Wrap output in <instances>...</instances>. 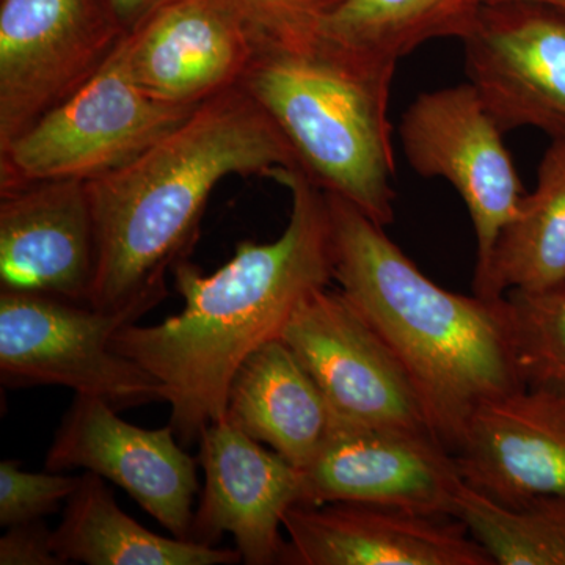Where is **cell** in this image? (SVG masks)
I'll return each mask as SVG.
<instances>
[{
  "label": "cell",
  "mask_w": 565,
  "mask_h": 565,
  "mask_svg": "<svg viewBox=\"0 0 565 565\" xmlns=\"http://www.w3.org/2000/svg\"><path fill=\"white\" fill-rule=\"evenodd\" d=\"M199 106L159 102L141 90L120 44L73 98L0 148V192L36 181L95 180L131 161Z\"/></svg>",
  "instance_id": "obj_5"
},
{
  "label": "cell",
  "mask_w": 565,
  "mask_h": 565,
  "mask_svg": "<svg viewBox=\"0 0 565 565\" xmlns=\"http://www.w3.org/2000/svg\"><path fill=\"white\" fill-rule=\"evenodd\" d=\"M484 0H340L318 39L343 50L397 63L427 41L463 40Z\"/></svg>",
  "instance_id": "obj_21"
},
{
  "label": "cell",
  "mask_w": 565,
  "mask_h": 565,
  "mask_svg": "<svg viewBox=\"0 0 565 565\" xmlns=\"http://www.w3.org/2000/svg\"><path fill=\"white\" fill-rule=\"evenodd\" d=\"M468 84L501 132L565 139V14L534 3H486L463 36Z\"/></svg>",
  "instance_id": "obj_10"
},
{
  "label": "cell",
  "mask_w": 565,
  "mask_h": 565,
  "mask_svg": "<svg viewBox=\"0 0 565 565\" xmlns=\"http://www.w3.org/2000/svg\"><path fill=\"white\" fill-rule=\"evenodd\" d=\"M95 273L87 181H36L0 192V291L90 305Z\"/></svg>",
  "instance_id": "obj_16"
},
{
  "label": "cell",
  "mask_w": 565,
  "mask_h": 565,
  "mask_svg": "<svg viewBox=\"0 0 565 565\" xmlns=\"http://www.w3.org/2000/svg\"><path fill=\"white\" fill-rule=\"evenodd\" d=\"M126 35L109 0H0V148L82 90Z\"/></svg>",
  "instance_id": "obj_6"
},
{
  "label": "cell",
  "mask_w": 565,
  "mask_h": 565,
  "mask_svg": "<svg viewBox=\"0 0 565 565\" xmlns=\"http://www.w3.org/2000/svg\"><path fill=\"white\" fill-rule=\"evenodd\" d=\"M280 340L321 388L334 422L435 435L407 374L340 289L310 294Z\"/></svg>",
  "instance_id": "obj_8"
},
{
  "label": "cell",
  "mask_w": 565,
  "mask_h": 565,
  "mask_svg": "<svg viewBox=\"0 0 565 565\" xmlns=\"http://www.w3.org/2000/svg\"><path fill=\"white\" fill-rule=\"evenodd\" d=\"M397 63L333 46L256 41L241 85L291 148L297 169L381 226L394 221L390 87Z\"/></svg>",
  "instance_id": "obj_4"
},
{
  "label": "cell",
  "mask_w": 565,
  "mask_h": 565,
  "mask_svg": "<svg viewBox=\"0 0 565 565\" xmlns=\"http://www.w3.org/2000/svg\"><path fill=\"white\" fill-rule=\"evenodd\" d=\"M52 544L63 563L90 565H228L237 550L163 537L141 526L118 508L102 476L85 471L65 503Z\"/></svg>",
  "instance_id": "obj_19"
},
{
  "label": "cell",
  "mask_w": 565,
  "mask_h": 565,
  "mask_svg": "<svg viewBox=\"0 0 565 565\" xmlns=\"http://www.w3.org/2000/svg\"><path fill=\"white\" fill-rule=\"evenodd\" d=\"M109 2L120 18L122 28L129 33L170 0H109Z\"/></svg>",
  "instance_id": "obj_27"
},
{
  "label": "cell",
  "mask_w": 565,
  "mask_h": 565,
  "mask_svg": "<svg viewBox=\"0 0 565 565\" xmlns=\"http://www.w3.org/2000/svg\"><path fill=\"white\" fill-rule=\"evenodd\" d=\"M255 50L250 29L221 0H170L121 43L141 90L178 106H199L239 85Z\"/></svg>",
  "instance_id": "obj_15"
},
{
  "label": "cell",
  "mask_w": 565,
  "mask_h": 565,
  "mask_svg": "<svg viewBox=\"0 0 565 565\" xmlns=\"http://www.w3.org/2000/svg\"><path fill=\"white\" fill-rule=\"evenodd\" d=\"M405 159L419 177L444 178L462 196L484 269L498 237L520 210L522 182L503 132L470 84L422 93L399 126Z\"/></svg>",
  "instance_id": "obj_9"
},
{
  "label": "cell",
  "mask_w": 565,
  "mask_h": 565,
  "mask_svg": "<svg viewBox=\"0 0 565 565\" xmlns=\"http://www.w3.org/2000/svg\"><path fill=\"white\" fill-rule=\"evenodd\" d=\"M128 323L90 305L0 291V377L9 386H66L117 411L163 401L161 384L111 349V337Z\"/></svg>",
  "instance_id": "obj_7"
},
{
  "label": "cell",
  "mask_w": 565,
  "mask_h": 565,
  "mask_svg": "<svg viewBox=\"0 0 565 565\" xmlns=\"http://www.w3.org/2000/svg\"><path fill=\"white\" fill-rule=\"evenodd\" d=\"M285 565H493L456 516L363 503L286 512Z\"/></svg>",
  "instance_id": "obj_14"
},
{
  "label": "cell",
  "mask_w": 565,
  "mask_h": 565,
  "mask_svg": "<svg viewBox=\"0 0 565 565\" xmlns=\"http://www.w3.org/2000/svg\"><path fill=\"white\" fill-rule=\"evenodd\" d=\"M0 564L2 565H62L55 553L52 531L43 520L10 526L0 539Z\"/></svg>",
  "instance_id": "obj_26"
},
{
  "label": "cell",
  "mask_w": 565,
  "mask_h": 565,
  "mask_svg": "<svg viewBox=\"0 0 565 565\" xmlns=\"http://www.w3.org/2000/svg\"><path fill=\"white\" fill-rule=\"evenodd\" d=\"M245 22L256 41L300 44L318 36L323 18L340 0H221Z\"/></svg>",
  "instance_id": "obj_25"
},
{
  "label": "cell",
  "mask_w": 565,
  "mask_h": 565,
  "mask_svg": "<svg viewBox=\"0 0 565 565\" xmlns=\"http://www.w3.org/2000/svg\"><path fill=\"white\" fill-rule=\"evenodd\" d=\"M520 2L534 3V6L548 7L565 14V0H484V3Z\"/></svg>",
  "instance_id": "obj_28"
},
{
  "label": "cell",
  "mask_w": 565,
  "mask_h": 565,
  "mask_svg": "<svg viewBox=\"0 0 565 565\" xmlns=\"http://www.w3.org/2000/svg\"><path fill=\"white\" fill-rule=\"evenodd\" d=\"M452 516L493 565H565V497L544 494L509 505L463 482Z\"/></svg>",
  "instance_id": "obj_22"
},
{
  "label": "cell",
  "mask_w": 565,
  "mask_h": 565,
  "mask_svg": "<svg viewBox=\"0 0 565 565\" xmlns=\"http://www.w3.org/2000/svg\"><path fill=\"white\" fill-rule=\"evenodd\" d=\"M514 326L516 363L530 388L565 392V285L505 294Z\"/></svg>",
  "instance_id": "obj_23"
},
{
  "label": "cell",
  "mask_w": 565,
  "mask_h": 565,
  "mask_svg": "<svg viewBox=\"0 0 565 565\" xmlns=\"http://www.w3.org/2000/svg\"><path fill=\"white\" fill-rule=\"evenodd\" d=\"M81 476L31 473L18 460L0 463V525L14 526L54 514L76 492Z\"/></svg>",
  "instance_id": "obj_24"
},
{
  "label": "cell",
  "mask_w": 565,
  "mask_h": 565,
  "mask_svg": "<svg viewBox=\"0 0 565 565\" xmlns=\"http://www.w3.org/2000/svg\"><path fill=\"white\" fill-rule=\"evenodd\" d=\"M46 470L90 471L121 487L167 531L189 541L196 462L172 427L141 429L99 397L76 394L46 456Z\"/></svg>",
  "instance_id": "obj_11"
},
{
  "label": "cell",
  "mask_w": 565,
  "mask_h": 565,
  "mask_svg": "<svg viewBox=\"0 0 565 565\" xmlns=\"http://www.w3.org/2000/svg\"><path fill=\"white\" fill-rule=\"evenodd\" d=\"M455 457L465 484L500 503L565 497V392L526 386L482 404Z\"/></svg>",
  "instance_id": "obj_17"
},
{
  "label": "cell",
  "mask_w": 565,
  "mask_h": 565,
  "mask_svg": "<svg viewBox=\"0 0 565 565\" xmlns=\"http://www.w3.org/2000/svg\"><path fill=\"white\" fill-rule=\"evenodd\" d=\"M225 418L302 471L315 462L334 424L321 388L282 340L262 345L241 364Z\"/></svg>",
  "instance_id": "obj_18"
},
{
  "label": "cell",
  "mask_w": 565,
  "mask_h": 565,
  "mask_svg": "<svg viewBox=\"0 0 565 565\" xmlns=\"http://www.w3.org/2000/svg\"><path fill=\"white\" fill-rule=\"evenodd\" d=\"M303 503H363L452 516L463 484L456 457L433 434L334 422L303 470Z\"/></svg>",
  "instance_id": "obj_12"
},
{
  "label": "cell",
  "mask_w": 565,
  "mask_h": 565,
  "mask_svg": "<svg viewBox=\"0 0 565 565\" xmlns=\"http://www.w3.org/2000/svg\"><path fill=\"white\" fill-rule=\"evenodd\" d=\"M270 180L291 193L288 226L273 243L243 241L233 258L204 275L188 259L173 269L182 310L158 326H122L115 352L139 363L162 386L169 426L184 445L200 441L226 414L241 364L282 330L299 305L333 281L332 222L326 192L299 169Z\"/></svg>",
  "instance_id": "obj_1"
},
{
  "label": "cell",
  "mask_w": 565,
  "mask_h": 565,
  "mask_svg": "<svg viewBox=\"0 0 565 565\" xmlns=\"http://www.w3.org/2000/svg\"><path fill=\"white\" fill-rule=\"evenodd\" d=\"M565 285V139L553 140L539 166L537 185L494 244L475 294L545 291Z\"/></svg>",
  "instance_id": "obj_20"
},
{
  "label": "cell",
  "mask_w": 565,
  "mask_h": 565,
  "mask_svg": "<svg viewBox=\"0 0 565 565\" xmlns=\"http://www.w3.org/2000/svg\"><path fill=\"white\" fill-rule=\"evenodd\" d=\"M237 429L212 423L200 438L204 489L189 541L214 546L232 534L248 565L280 564L286 512L303 503V471Z\"/></svg>",
  "instance_id": "obj_13"
},
{
  "label": "cell",
  "mask_w": 565,
  "mask_h": 565,
  "mask_svg": "<svg viewBox=\"0 0 565 565\" xmlns=\"http://www.w3.org/2000/svg\"><path fill=\"white\" fill-rule=\"evenodd\" d=\"M326 195L333 280L401 364L435 437L455 455L482 404L526 388L508 300L441 288L384 226Z\"/></svg>",
  "instance_id": "obj_3"
},
{
  "label": "cell",
  "mask_w": 565,
  "mask_h": 565,
  "mask_svg": "<svg viewBox=\"0 0 565 565\" xmlns=\"http://www.w3.org/2000/svg\"><path fill=\"white\" fill-rule=\"evenodd\" d=\"M297 169L243 85L212 96L118 169L87 181L96 233L90 307L136 322L166 299L167 275L199 239L211 193L232 174Z\"/></svg>",
  "instance_id": "obj_2"
}]
</instances>
